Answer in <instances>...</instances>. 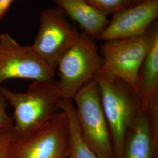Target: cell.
I'll list each match as a JSON object with an SVG mask.
<instances>
[{
	"label": "cell",
	"instance_id": "6da1fadb",
	"mask_svg": "<svg viewBox=\"0 0 158 158\" xmlns=\"http://www.w3.org/2000/svg\"><path fill=\"white\" fill-rule=\"evenodd\" d=\"M0 96L14 108V135H25L38 130L60 111L62 98L55 79L33 81L23 93L0 85Z\"/></svg>",
	"mask_w": 158,
	"mask_h": 158
},
{
	"label": "cell",
	"instance_id": "7a4b0ae2",
	"mask_svg": "<svg viewBox=\"0 0 158 158\" xmlns=\"http://www.w3.org/2000/svg\"><path fill=\"white\" fill-rule=\"evenodd\" d=\"M107 122L114 158H123L125 141L141 111L138 93L122 80L98 72L94 76Z\"/></svg>",
	"mask_w": 158,
	"mask_h": 158
},
{
	"label": "cell",
	"instance_id": "3957f363",
	"mask_svg": "<svg viewBox=\"0 0 158 158\" xmlns=\"http://www.w3.org/2000/svg\"><path fill=\"white\" fill-rule=\"evenodd\" d=\"M158 31L155 23L140 36L104 41L99 50L102 62L98 72L122 80L138 93L139 73Z\"/></svg>",
	"mask_w": 158,
	"mask_h": 158
},
{
	"label": "cell",
	"instance_id": "277c9868",
	"mask_svg": "<svg viewBox=\"0 0 158 158\" xmlns=\"http://www.w3.org/2000/svg\"><path fill=\"white\" fill-rule=\"evenodd\" d=\"M95 40L81 33L60 59L56 72L62 100H72L86 83L94 78L102 67V55Z\"/></svg>",
	"mask_w": 158,
	"mask_h": 158
},
{
	"label": "cell",
	"instance_id": "5b68a950",
	"mask_svg": "<svg viewBox=\"0 0 158 158\" xmlns=\"http://www.w3.org/2000/svg\"><path fill=\"white\" fill-rule=\"evenodd\" d=\"M72 100L86 145L98 158H114L110 132L94 78L81 87Z\"/></svg>",
	"mask_w": 158,
	"mask_h": 158
},
{
	"label": "cell",
	"instance_id": "8992f818",
	"mask_svg": "<svg viewBox=\"0 0 158 158\" xmlns=\"http://www.w3.org/2000/svg\"><path fill=\"white\" fill-rule=\"evenodd\" d=\"M69 138L68 117L60 111L38 130L25 135L12 134L9 158H66Z\"/></svg>",
	"mask_w": 158,
	"mask_h": 158
},
{
	"label": "cell",
	"instance_id": "52a82bcc",
	"mask_svg": "<svg viewBox=\"0 0 158 158\" xmlns=\"http://www.w3.org/2000/svg\"><path fill=\"white\" fill-rule=\"evenodd\" d=\"M80 35L59 8H47L41 14L40 28L31 47L56 72L60 59Z\"/></svg>",
	"mask_w": 158,
	"mask_h": 158
},
{
	"label": "cell",
	"instance_id": "ba28073f",
	"mask_svg": "<svg viewBox=\"0 0 158 158\" xmlns=\"http://www.w3.org/2000/svg\"><path fill=\"white\" fill-rule=\"evenodd\" d=\"M56 72L33 50L23 46L10 35H0V84L8 80H54Z\"/></svg>",
	"mask_w": 158,
	"mask_h": 158
},
{
	"label": "cell",
	"instance_id": "9c48e42d",
	"mask_svg": "<svg viewBox=\"0 0 158 158\" xmlns=\"http://www.w3.org/2000/svg\"><path fill=\"white\" fill-rule=\"evenodd\" d=\"M158 17V0H147L113 14L98 40L121 39L145 34Z\"/></svg>",
	"mask_w": 158,
	"mask_h": 158
},
{
	"label": "cell",
	"instance_id": "30bf717a",
	"mask_svg": "<svg viewBox=\"0 0 158 158\" xmlns=\"http://www.w3.org/2000/svg\"><path fill=\"white\" fill-rule=\"evenodd\" d=\"M158 102L141 110L125 141L123 158H158Z\"/></svg>",
	"mask_w": 158,
	"mask_h": 158
},
{
	"label": "cell",
	"instance_id": "8fae6325",
	"mask_svg": "<svg viewBox=\"0 0 158 158\" xmlns=\"http://www.w3.org/2000/svg\"><path fill=\"white\" fill-rule=\"evenodd\" d=\"M57 7L77 23L87 35L98 40L107 27V15L92 6L86 0H53Z\"/></svg>",
	"mask_w": 158,
	"mask_h": 158
},
{
	"label": "cell",
	"instance_id": "7c38bea8",
	"mask_svg": "<svg viewBox=\"0 0 158 158\" xmlns=\"http://www.w3.org/2000/svg\"><path fill=\"white\" fill-rule=\"evenodd\" d=\"M138 86L142 110H147L158 100V31L142 64Z\"/></svg>",
	"mask_w": 158,
	"mask_h": 158
},
{
	"label": "cell",
	"instance_id": "4fadbf2b",
	"mask_svg": "<svg viewBox=\"0 0 158 158\" xmlns=\"http://www.w3.org/2000/svg\"><path fill=\"white\" fill-rule=\"evenodd\" d=\"M59 110L64 111L68 119L69 138L66 158H98L84 141L76 115L75 107L72 100H61Z\"/></svg>",
	"mask_w": 158,
	"mask_h": 158
},
{
	"label": "cell",
	"instance_id": "5bb4252c",
	"mask_svg": "<svg viewBox=\"0 0 158 158\" xmlns=\"http://www.w3.org/2000/svg\"><path fill=\"white\" fill-rule=\"evenodd\" d=\"M107 15H112L128 7L130 0H86Z\"/></svg>",
	"mask_w": 158,
	"mask_h": 158
},
{
	"label": "cell",
	"instance_id": "9a60e30c",
	"mask_svg": "<svg viewBox=\"0 0 158 158\" xmlns=\"http://www.w3.org/2000/svg\"><path fill=\"white\" fill-rule=\"evenodd\" d=\"M13 120L6 112V101L0 96V133L13 132Z\"/></svg>",
	"mask_w": 158,
	"mask_h": 158
},
{
	"label": "cell",
	"instance_id": "2e32d148",
	"mask_svg": "<svg viewBox=\"0 0 158 158\" xmlns=\"http://www.w3.org/2000/svg\"><path fill=\"white\" fill-rule=\"evenodd\" d=\"M12 132L0 133V158H9Z\"/></svg>",
	"mask_w": 158,
	"mask_h": 158
},
{
	"label": "cell",
	"instance_id": "e0dca14e",
	"mask_svg": "<svg viewBox=\"0 0 158 158\" xmlns=\"http://www.w3.org/2000/svg\"><path fill=\"white\" fill-rule=\"evenodd\" d=\"M14 0H0V20Z\"/></svg>",
	"mask_w": 158,
	"mask_h": 158
},
{
	"label": "cell",
	"instance_id": "ac0fdd59",
	"mask_svg": "<svg viewBox=\"0 0 158 158\" xmlns=\"http://www.w3.org/2000/svg\"><path fill=\"white\" fill-rule=\"evenodd\" d=\"M147 0H130V2H129V4L128 7H130V6H136L137 4H139L141 2H143L144 1H145Z\"/></svg>",
	"mask_w": 158,
	"mask_h": 158
}]
</instances>
